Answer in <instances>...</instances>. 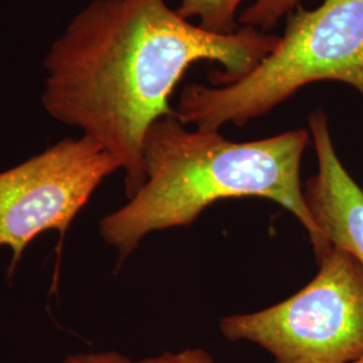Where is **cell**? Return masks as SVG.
Wrapping results in <instances>:
<instances>
[{
    "label": "cell",
    "mask_w": 363,
    "mask_h": 363,
    "mask_svg": "<svg viewBox=\"0 0 363 363\" xmlns=\"http://www.w3.org/2000/svg\"><path fill=\"white\" fill-rule=\"evenodd\" d=\"M253 27L213 34L166 0H91L45 58L42 104L50 116L101 144L121 164L125 194L145 182L144 140L186 70L208 61L211 86L235 82L277 46Z\"/></svg>",
    "instance_id": "cell-1"
},
{
    "label": "cell",
    "mask_w": 363,
    "mask_h": 363,
    "mask_svg": "<svg viewBox=\"0 0 363 363\" xmlns=\"http://www.w3.org/2000/svg\"><path fill=\"white\" fill-rule=\"evenodd\" d=\"M310 139V130L298 128L233 142L220 130H189L175 111L160 117L144 140L145 182L124 206L100 220L101 238L121 264L148 234L189 228L218 201L264 198L300 222L318 257L330 244L304 199L301 163Z\"/></svg>",
    "instance_id": "cell-2"
},
{
    "label": "cell",
    "mask_w": 363,
    "mask_h": 363,
    "mask_svg": "<svg viewBox=\"0 0 363 363\" xmlns=\"http://www.w3.org/2000/svg\"><path fill=\"white\" fill-rule=\"evenodd\" d=\"M286 21L274 50L245 77L182 89L175 113L184 125L241 127L322 81L349 85L363 99V0H322L312 10L300 6Z\"/></svg>",
    "instance_id": "cell-3"
},
{
    "label": "cell",
    "mask_w": 363,
    "mask_h": 363,
    "mask_svg": "<svg viewBox=\"0 0 363 363\" xmlns=\"http://www.w3.org/2000/svg\"><path fill=\"white\" fill-rule=\"evenodd\" d=\"M319 271L294 296L272 307L220 320L228 340L252 342L274 363H352L363 357V267L330 245Z\"/></svg>",
    "instance_id": "cell-4"
},
{
    "label": "cell",
    "mask_w": 363,
    "mask_h": 363,
    "mask_svg": "<svg viewBox=\"0 0 363 363\" xmlns=\"http://www.w3.org/2000/svg\"><path fill=\"white\" fill-rule=\"evenodd\" d=\"M121 164L89 136L66 138L0 172V247L13 252L9 277L39 234L64 240L100 184Z\"/></svg>",
    "instance_id": "cell-5"
},
{
    "label": "cell",
    "mask_w": 363,
    "mask_h": 363,
    "mask_svg": "<svg viewBox=\"0 0 363 363\" xmlns=\"http://www.w3.org/2000/svg\"><path fill=\"white\" fill-rule=\"evenodd\" d=\"M308 128L318 159V172L303 187L312 220L327 244L351 253L363 267V189L337 155L328 116L315 109Z\"/></svg>",
    "instance_id": "cell-6"
},
{
    "label": "cell",
    "mask_w": 363,
    "mask_h": 363,
    "mask_svg": "<svg viewBox=\"0 0 363 363\" xmlns=\"http://www.w3.org/2000/svg\"><path fill=\"white\" fill-rule=\"evenodd\" d=\"M300 6L301 0H182L177 13L213 34H233L240 27L271 34Z\"/></svg>",
    "instance_id": "cell-7"
},
{
    "label": "cell",
    "mask_w": 363,
    "mask_h": 363,
    "mask_svg": "<svg viewBox=\"0 0 363 363\" xmlns=\"http://www.w3.org/2000/svg\"><path fill=\"white\" fill-rule=\"evenodd\" d=\"M136 363H214V361L202 349H186L179 352H164Z\"/></svg>",
    "instance_id": "cell-8"
},
{
    "label": "cell",
    "mask_w": 363,
    "mask_h": 363,
    "mask_svg": "<svg viewBox=\"0 0 363 363\" xmlns=\"http://www.w3.org/2000/svg\"><path fill=\"white\" fill-rule=\"evenodd\" d=\"M64 363H136L116 351L97 352V354H79L67 357Z\"/></svg>",
    "instance_id": "cell-9"
},
{
    "label": "cell",
    "mask_w": 363,
    "mask_h": 363,
    "mask_svg": "<svg viewBox=\"0 0 363 363\" xmlns=\"http://www.w3.org/2000/svg\"><path fill=\"white\" fill-rule=\"evenodd\" d=\"M352 363H363V357H361V358H359V359H357V361H355V362H352Z\"/></svg>",
    "instance_id": "cell-10"
},
{
    "label": "cell",
    "mask_w": 363,
    "mask_h": 363,
    "mask_svg": "<svg viewBox=\"0 0 363 363\" xmlns=\"http://www.w3.org/2000/svg\"><path fill=\"white\" fill-rule=\"evenodd\" d=\"M362 189H363V186H362Z\"/></svg>",
    "instance_id": "cell-11"
}]
</instances>
